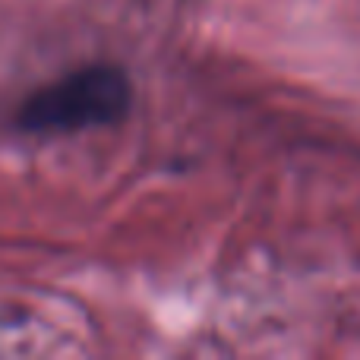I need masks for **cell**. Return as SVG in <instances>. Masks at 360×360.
<instances>
[{"label":"cell","instance_id":"cell-1","mask_svg":"<svg viewBox=\"0 0 360 360\" xmlns=\"http://www.w3.org/2000/svg\"><path fill=\"white\" fill-rule=\"evenodd\" d=\"M133 82L117 63H82L32 89L13 111V127L29 136H63L114 127L130 114Z\"/></svg>","mask_w":360,"mask_h":360}]
</instances>
